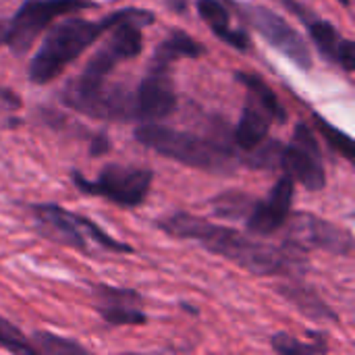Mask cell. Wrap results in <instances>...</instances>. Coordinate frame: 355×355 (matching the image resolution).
<instances>
[{"instance_id": "1", "label": "cell", "mask_w": 355, "mask_h": 355, "mask_svg": "<svg viewBox=\"0 0 355 355\" xmlns=\"http://www.w3.org/2000/svg\"><path fill=\"white\" fill-rule=\"evenodd\" d=\"M158 227L173 237L196 241L208 252L223 256L254 275H289L304 266V252L289 245H268L250 239L237 229L214 225L187 212L171 214L162 218Z\"/></svg>"}, {"instance_id": "2", "label": "cell", "mask_w": 355, "mask_h": 355, "mask_svg": "<svg viewBox=\"0 0 355 355\" xmlns=\"http://www.w3.org/2000/svg\"><path fill=\"white\" fill-rule=\"evenodd\" d=\"M139 21L150 25L154 21L152 10L144 8H123L114 10L100 21L89 19H67L54 25L44 37L42 46L29 60V79L33 83H48L56 79L77 56H81L102 33L112 29L121 21Z\"/></svg>"}, {"instance_id": "3", "label": "cell", "mask_w": 355, "mask_h": 355, "mask_svg": "<svg viewBox=\"0 0 355 355\" xmlns=\"http://www.w3.org/2000/svg\"><path fill=\"white\" fill-rule=\"evenodd\" d=\"M133 135L141 146L191 168L210 171V173H231L241 162L237 160L235 150L227 144L189 131H179L160 125L156 121L141 123Z\"/></svg>"}, {"instance_id": "4", "label": "cell", "mask_w": 355, "mask_h": 355, "mask_svg": "<svg viewBox=\"0 0 355 355\" xmlns=\"http://www.w3.org/2000/svg\"><path fill=\"white\" fill-rule=\"evenodd\" d=\"M73 183L79 191L106 198L108 202L123 206V208H135L139 206L154 181V173L150 168L139 166H127V164H106L98 179H85L81 173H71Z\"/></svg>"}, {"instance_id": "5", "label": "cell", "mask_w": 355, "mask_h": 355, "mask_svg": "<svg viewBox=\"0 0 355 355\" xmlns=\"http://www.w3.org/2000/svg\"><path fill=\"white\" fill-rule=\"evenodd\" d=\"M96 6L94 0H25L6 21V46L15 54H25L37 35L58 17Z\"/></svg>"}, {"instance_id": "6", "label": "cell", "mask_w": 355, "mask_h": 355, "mask_svg": "<svg viewBox=\"0 0 355 355\" xmlns=\"http://www.w3.org/2000/svg\"><path fill=\"white\" fill-rule=\"evenodd\" d=\"M141 27L146 25L133 19L116 23L112 27L110 40L94 54V58L85 64L83 73L71 83L79 87H94V85L104 83L114 67H119L123 60L135 58L141 52V46H144Z\"/></svg>"}, {"instance_id": "7", "label": "cell", "mask_w": 355, "mask_h": 355, "mask_svg": "<svg viewBox=\"0 0 355 355\" xmlns=\"http://www.w3.org/2000/svg\"><path fill=\"white\" fill-rule=\"evenodd\" d=\"M237 10L256 27V31L272 46L277 48L285 58H289L295 67L302 71L312 69V54L304 40V35L287 23L279 12L262 6V4H235Z\"/></svg>"}, {"instance_id": "8", "label": "cell", "mask_w": 355, "mask_h": 355, "mask_svg": "<svg viewBox=\"0 0 355 355\" xmlns=\"http://www.w3.org/2000/svg\"><path fill=\"white\" fill-rule=\"evenodd\" d=\"M285 227L287 233L283 245H289L297 252L324 250L335 256H349L354 252V237L349 231L310 212L289 214Z\"/></svg>"}, {"instance_id": "9", "label": "cell", "mask_w": 355, "mask_h": 355, "mask_svg": "<svg viewBox=\"0 0 355 355\" xmlns=\"http://www.w3.org/2000/svg\"><path fill=\"white\" fill-rule=\"evenodd\" d=\"M279 166L308 191H320L327 185L324 164L320 160V146L306 123L295 127V135L291 144L281 146Z\"/></svg>"}, {"instance_id": "10", "label": "cell", "mask_w": 355, "mask_h": 355, "mask_svg": "<svg viewBox=\"0 0 355 355\" xmlns=\"http://www.w3.org/2000/svg\"><path fill=\"white\" fill-rule=\"evenodd\" d=\"M177 106V96L173 81L168 77V69L152 67L148 75L139 81L137 89L133 92V114L135 121L152 123L166 119Z\"/></svg>"}, {"instance_id": "11", "label": "cell", "mask_w": 355, "mask_h": 355, "mask_svg": "<svg viewBox=\"0 0 355 355\" xmlns=\"http://www.w3.org/2000/svg\"><path fill=\"white\" fill-rule=\"evenodd\" d=\"M295 181L285 173L264 200H256L248 212V231L260 237L281 231L291 214Z\"/></svg>"}, {"instance_id": "12", "label": "cell", "mask_w": 355, "mask_h": 355, "mask_svg": "<svg viewBox=\"0 0 355 355\" xmlns=\"http://www.w3.org/2000/svg\"><path fill=\"white\" fill-rule=\"evenodd\" d=\"M94 308L110 327H139L148 316L141 310V297L133 289L98 285L94 289Z\"/></svg>"}, {"instance_id": "13", "label": "cell", "mask_w": 355, "mask_h": 355, "mask_svg": "<svg viewBox=\"0 0 355 355\" xmlns=\"http://www.w3.org/2000/svg\"><path fill=\"white\" fill-rule=\"evenodd\" d=\"M40 227L46 235H50L54 241L73 248L77 252H87L85 235L81 233L79 214H73L58 204H33L31 206Z\"/></svg>"}, {"instance_id": "14", "label": "cell", "mask_w": 355, "mask_h": 355, "mask_svg": "<svg viewBox=\"0 0 355 355\" xmlns=\"http://www.w3.org/2000/svg\"><path fill=\"white\" fill-rule=\"evenodd\" d=\"M297 12H300V10H297ZM300 15L306 19L308 29H310V37H312V42L316 44L318 52H320L327 60L339 64L345 73H354V42L347 40V37H343L341 31H339L333 23L320 21V19H312V17H308V15H304V12H300Z\"/></svg>"}, {"instance_id": "15", "label": "cell", "mask_w": 355, "mask_h": 355, "mask_svg": "<svg viewBox=\"0 0 355 355\" xmlns=\"http://www.w3.org/2000/svg\"><path fill=\"white\" fill-rule=\"evenodd\" d=\"M272 123H277V116L272 114V110L266 104H262L258 98L248 94V104L243 106L233 139L239 146V150L252 152L268 137V129Z\"/></svg>"}, {"instance_id": "16", "label": "cell", "mask_w": 355, "mask_h": 355, "mask_svg": "<svg viewBox=\"0 0 355 355\" xmlns=\"http://www.w3.org/2000/svg\"><path fill=\"white\" fill-rule=\"evenodd\" d=\"M198 12L208 23V27L235 50H250V35L243 29L231 25V15L220 0H198Z\"/></svg>"}, {"instance_id": "17", "label": "cell", "mask_w": 355, "mask_h": 355, "mask_svg": "<svg viewBox=\"0 0 355 355\" xmlns=\"http://www.w3.org/2000/svg\"><path fill=\"white\" fill-rule=\"evenodd\" d=\"M204 54V46L200 42H196L189 33L181 31V29H173L156 48L154 56H152V67H160V69H171V64L177 58H198Z\"/></svg>"}, {"instance_id": "18", "label": "cell", "mask_w": 355, "mask_h": 355, "mask_svg": "<svg viewBox=\"0 0 355 355\" xmlns=\"http://www.w3.org/2000/svg\"><path fill=\"white\" fill-rule=\"evenodd\" d=\"M281 295L291 302L295 308H300L304 314H308L310 318H331V320H337L335 312L310 289V287H304V285H283L279 287Z\"/></svg>"}, {"instance_id": "19", "label": "cell", "mask_w": 355, "mask_h": 355, "mask_svg": "<svg viewBox=\"0 0 355 355\" xmlns=\"http://www.w3.org/2000/svg\"><path fill=\"white\" fill-rule=\"evenodd\" d=\"M235 79L248 87V94H252V96H256L258 100H262V102L277 114L279 123H285V121H287V112H285L283 104L279 102L277 94L268 87V83H266L262 77H258L256 73H235Z\"/></svg>"}, {"instance_id": "20", "label": "cell", "mask_w": 355, "mask_h": 355, "mask_svg": "<svg viewBox=\"0 0 355 355\" xmlns=\"http://www.w3.org/2000/svg\"><path fill=\"white\" fill-rule=\"evenodd\" d=\"M314 121H316L318 131L322 133V139H324L337 154H341L347 162H354V139H352L345 131H341L339 127L331 125V123H329L324 116H320V114H314Z\"/></svg>"}, {"instance_id": "21", "label": "cell", "mask_w": 355, "mask_h": 355, "mask_svg": "<svg viewBox=\"0 0 355 355\" xmlns=\"http://www.w3.org/2000/svg\"><path fill=\"white\" fill-rule=\"evenodd\" d=\"M254 200L241 191H229V193H220L212 200V210L223 216V218H239V216H248L250 208H252Z\"/></svg>"}, {"instance_id": "22", "label": "cell", "mask_w": 355, "mask_h": 355, "mask_svg": "<svg viewBox=\"0 0 355 355\" xmlns=\"http://www.w3.org/2000/svg\"><path fill=\"white\" fill-rule=\"evenodd\" d=\"M31 341H33V347H35L37 354H85V347H81L73 339H67V337H60V335H54V333H35Z\"/></svg>"}, {"instance_id": "23", "label": "cell", "mask_w": 355, "mask_h": 355, "mask_svg": "<svg viewBox=\"0 0 355 355\" xmlns=\"http://www.w3.org/2000/svg\"><path fill=\"white\" fill-rule=\"evenodd\" d=\"M270 345L275 352L283 355H314V354H327V341H314V343H304L291 335L279 333L270 339Z\"/></svg>"}, {"instance_id": "24", "label": "cell", "mask_w": 355, "mask_h": 355, "mask_svg": "<svg viewBox=\"0 0 355 355\" xmlns=\"http://www.w3.org/2000/svg\"><path fill=\"white\" fill-rule=\"evenodd\" d=\"M0 345L12 354L21 355H35V347L31 343V339H27L12 322H8L6 318H0Z\"/></svg>"}, {"instance_id": "25", "label": "cell", "mask_w": 355, "mask_h": 355, "mask_svg": "<svg viewBox=\"0 0 355 355\" xmlns=\"http://www.w3.org/2000/svg\"><path fill=\"white\" fill-rule=\"evenodd\" d=\"M110 150V141H108V137L106 135H96L94 139H92V144H89V152H92V156H102V154H106Z\"/></svg>"}, {"instance_id": "26", "label": "cell", "mask_w": 355, "mask_h": 355, "mask_svg": "<svg viewBox=\"0 0 355 355\" xmlns=\"http://www.w3.org/2000/svg\"><path fill=\"white\" fill-rule=\"evenodd\" d=\"M168 4H171V8H175L177 12H183L185 10V4H187V0H166Z\"/></svg>"}, {"instance_id": "27", "label": "cell", "mask_w": 355, "mask_h": 355, "mask_svg": "<svg viewBox=\"0 0 355 355\" xmlns=\"http://www.w3.org/2000/svg\"><path fill=\"white\" fill-rule=\"evenodd\" d=\"M6 42V19H0V46Z\"/></svg>"}, {"instance_id": "28", "label": "cell", "mask_w": 355, "mask_h": 355, "mask_svg": "<svg viewBox=\"0 0 355 355\" xmlns=\"http://www.w3.org/2000/svg\"><path fill=\"white\" fill-rule=\"evenodd\" d=\"M339 2H341L343 6H352V0H339Z\"/></svg>"}]
</instances>
